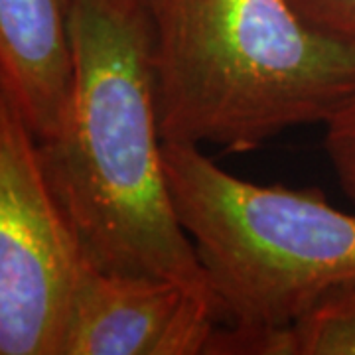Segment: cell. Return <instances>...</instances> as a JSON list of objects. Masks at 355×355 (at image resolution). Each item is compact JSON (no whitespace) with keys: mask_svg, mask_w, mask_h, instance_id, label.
Wrapping results in <instances>:
<instances>
[{"mask_svg":"<svg viewBox=\"0 0 355 355\" xmlns=\"http://www.w3.org/2000/svg\"><path fill=\"white\" fill-rule=\"evenodd\" d=\"M324 148L343 193L355 203V93L324 123Z\"/></svg>","mask_w":355,"mask_h":355,"instance_id":"obj_8","label":"cell"},{"mask_svg":"<svg viewBox=\"0 0 355 355\" xmlns=\"http://www.w3.org/2000/svg\"><path fill=\"white\" fill-rule=\"evenodd\" d=\"M294 4L318 26L355 40V0H294Z\"/></svg>","mask_w":355,"mask_h":355,"instance_id":"obj_9","label":"cell"},{"mask_svg":"<svg viewBox=\"0 0 355 355\" xmlns=\"http://www.w3.org/2000/svg\"><path fill=\"white\" fill-rule=\"evenodd\" d=\"M164 142L251 153L355 93V40L294 0H150Z\"/></svg>","mask_w":355,"mask_h":355,"instance_id":"obj_2","label":"cell"},{"mask_svg":"<svg viewBox=\"0 0 355 355\" xmlns=\"http://www.w3.org/2000/svg\"><path fill=\"white\" fill-rule=\"evenodd\" d=\"M223 316L178 282L107 272L85 261L62 355H202Z\"/></svg>","mask_w":355,"mask_h":355,"instance_id":"obj_5","label":"cell"},{"mask_svg":"<svg viewBox=\"0 0 355 355\" xmlns=\"http://www.w3.org/2000/svg\"><path fill=\"white\" fill-rule=\"evenodd\" d=\"M288 330L292 355H355V280L326 292Z\"/></svg>","mask_w":355,"mask_h":355,"instance_id":"obj_7","label":"cell"},{"mask_svg":"<svg viewBox=\"0 0 355 355\" xmlns=\"http://www.w3.org/2000/svg\"><path fill=\"white\" fill-rule=\"evenodd\" d=\"M162 153L178 217L231 324L291 326L354 282L355 216L324 191L247 182L196 144L164 142Z\"/></svg>","mask_w":355,"mask_h":355,"instance_id":"obj_3","label":"cell"},{"mask_svg":"<svg viewBox=\"0 0 355 355\" xmlns=\"http://www.w3.org/2000/svg\"><path fill=\"white\" fill-rule=\"evenodd\" d=\"M85 261L46 180L38 140L0 95V355H62Z\"/></svg>","mask_w":355,"mask_h":355,"instance_id":"obj_4","label":"cell"},{"mask_svg":"<svg viewBox=\"0 0 355 355\" xmlns=\"http://www.w3.org/2000/svg\"><path fill=\"white\" fill-rule=\"evenodd\" d=\"M148 2H150V0H148Z\"/></svg>","mask_w":355,"mask_h":355,"instance_id":"obj_10","label":"cell"},{"mask_svg":"<svg viewBox=\"0 0 355 355\" xmlns=\"http://www.w3.org/2000/svg\"><path fill=\"white\" fill-rule=\"evenodd\" d=\"M69 32L71 101L60 132L38 148L87 261L219 304L166 178L150 2L69 0Z\"/></svg>","mask_w":355,"mask_h":355,"instance_id":"obj_1","label":"cell"},{"mask_svg":"<svg viewBox=\"0 0 355 355\" xmlns=\"http://www.w3.org/2000/svg\"><path fill=\"white\" fill-rule=\"evenodd\" d=\"M73 73L69 0H0V95L38 142L64 125Z\"/></svg>","mask_w":355,"mask_h":355,"instance_id":"obj_6","label":"cell"}]
</instances>
